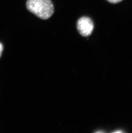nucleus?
I'll use <instances>...</instances> for the list:
<instances>
[{
  "label": "nucleus",
  "mask_w": 132,
  "mask_h": 133,
  "mask_svg": "<svg viewBox=\"0 0 132 133\" xmlns=\"http://www.w3.org/2000/svg\"><path fill=\"white\" fill-rule=\"evenodd\" d=\"M27 10L42 19H47L53 14L54 8L51 0H27Z\"/></svg>",
  "instance_id": "obj_1"
},
{
  "label": "nucleus",
  "mask_w": 132,
  "mask_h": 133,
  "mask_svg": "<svg viewBox=\"0 0 132 133\" xmlns=\"http://www.w3.org/2000/svg\"><path fill=\"white\" fill-rule=\"evenodd\" d=\"M93 22L88 17H82L80 18L77 23V29L80 34L84 37L89 36L93 31Z\"/></svg>",
  "instance_id": "obj_2"
},
{
  "label": "nucleus",
  "mask_w": 132,
  "mask_h": 133,
  "mask_svg": "<svg viewBox=\"0 0 132 133\" xmlns=\"http://www.w3.org/2000/svg\"><path fill=\"white\" fill-rule=\"evenodd\" d=\"M108 1H109V2L112 3H117L120 2L122 0H107Z\"/></svg>",
  "instance_id": "obj_3"
},
{
  "label": "nucleus",
  "mask_w": 132,
  "mask_h": 133,
  "mask_svg": "<svg viewBox=\"0 0 132 133\" xmlns=\"http://www.w3.org/2000/svg\"><path fill=\"white\" fill-rule=\"evenodd\" d=\"M3 49H4V47H3L2 44L0 43V57H1V55H2V53L3 51Z\"/></svg>",
  "instance_id": "obj_4"
},
{
  "label": "nucleus",
  "mask_w": 132,
  "mask_h": 133,
  "mask_svg": "<svg viewBox=\"0 0 132 133\" xmlns=\"http://www.w3.org/2000/svg\"><path fill=\"white\" fill-rule=\"evenodd\" d=\"M122 131H115L114 132V133H122Z\"/></svg>",
  "instance_id": "obj_5"
}]
</instances>
